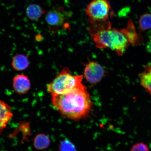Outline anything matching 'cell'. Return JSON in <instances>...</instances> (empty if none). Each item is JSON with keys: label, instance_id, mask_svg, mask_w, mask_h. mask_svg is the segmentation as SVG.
Here are the masks:
<instances>
[{"label": "cell", "instance_id": "obj_14", "mask_svg": "<svg viewBox=\"0 0 151 151\" xmlns=\"http://www.w3.org/2000/svg\"><path fill=\"white\" fill-rule=\"evenodd\" d=\"M139 29L142 31L151 29V14L146 13L142 15L139 20Z\"/></svg>", "mask_w": 151, "mask_h": 151}, {"label": "cell", "instance_id": "obj_9", "mask_svg": "<svg viewBox=\"0 0 151 151\" xmlns=\"http://www.w3.org/2000/svg\"><path fill=\"white\" fill-rule=\"evenodd\" d=\"M0 106V129L1 132L6 127L9 120L13 116V114L11 112V107L4 101H1Z\"/></svg>", "mask_w": 151, "mask_h": 151}, {"label": "cell", "instance_id": "obj_11", "mask_svg": "<svg viewBox=\"0 0 151 151\" xmlns=\"http://www.w3.org/2000/svg\"><path fill=\"white\" fill-rule=\"evenodd\" d=\"M26 14L27 17L32 20L39 19L45 14L40 6L37 4H31L28 6L26 10Z\"/></svg>", "mask_w": 151, "mask_h": 151}, {"label": "cell", "instance_id": "obj_15", "mask_svg": "<svg viewBox=\"0 0 151 151\" xmlns=\"http://www.w3.org/2000/svg\"><path fill=\"white\" fill-rule=\"evenodd\" d=\"M59 151H76V148L72 142L68 139H66L60 143Z\"/></svg>", "mask_w": 151, "mask_h": 151}, {"label": "cell", "instance_id": "obj_6", "mask_svg": "<svg viewBox=\"0 0 151 151\" xmlns=\"http://www.w3.org/2000/svg\"><path fill=\"white\" fill-rule=\"evenodd\" d=\"M120 31L127 38L129 44L133 46H137L142 44V37L137 33L131 19L128 20L126 28L121 29Z\"/></svg>", "mask_w": 151, "mask_h": 151}, {"label": "cell", "instance_id": "obj_10", "mask_svg": "<svg viewBox=\"0 0 151 151\" xmlns=\"http://www.w3.org/2000/svg\"><path fill=\"white\" fill-rule=\"evenodd\" d=\"M142 86L150 95L151 99V65H147L139 75Z\"/></svg>", "mask_w": 151, "mask_h": 151}, {"label": "cell", "instance_id": "obj_8", "mask_svg": "<svg viewBox=\"0 0 151 151\" xmlns=\"http://www.w3.org/2000/svg\"><path fill=\"white\" fill-rule=\"evenodd\" d=\"M45 19L48 25L52 27H58L63 24L65 18L61 12L53 9L47 13Z\"/></svg>", "mask_w": 151, "mask_h": 151}, {"label": "cell", "instance_id": "obj_5", "mask_svg": "<svg viewBox=\"0 0 151 151\" xmlns=\"http://www.w3.org/2000/svg\"><path fill=\"white\" fill-rule=\"evenodd\" d=\"M105 74L103 68L99 64L90 62L87 64L84 70V76L88 82L92 84L97 83Z\"/></svg>", "mask_w": 151, "mask_h": 151}, {"label": "cell", "instance_id": "obj_16", "mask_svg": "<svg viewBox=\"0 0 151 151\" xmlns=\"http://www.w3.org/2000/svg\"><path fill=\"white\" fill-rule=\"evenodd\" d=\"M130 151H149V149L144 143H138L132 147Z\"/></svg>", "mask_w": 151, "mask_h": 151}, {"label": "cell", "instance_id": "obj_12", "mask_svg": "<svg viewBox=\"0 0 151 151\" xmlns=\"http://www.w3.org/2000/svg\"><path fill=\"white\" fill-rule=\"evenodd\" d=\"M50 143V138L45 134H38L34 139V146L37 150H42L48 148Z\"/></svg>", "mask_w": 151, "mask_h": 151}, {"label": "cell", "instance_id": "obj_2", "mask_svg": "<svg viewBox=\"0 0 151 151\" xmlns=\"http://www.w3.org/2000/svg\"><path fill=\"white\" fill-rule=\"evenodd\" d=\"M88 29L98 48L109 49L121 56L129 46V42L120 30L112 27L109 21L91 24Z\"/></svg>", "mask_w": 151, "mask_h": 151}, {"label": "cell", "instance_id": "obj_3", "mask_svg": "<svg viewBox=\"0 0 151 151\" xmlns=\"http://www.w3.org/2000/svg\"><path fill=\"white\" fill-rule=\"evenodd\" d=\"M82 75H72L69 69L65 68L47 85V90L51 94L67 93L83 86Z\"/></svg>", "mask_w": 151, "mask_h": 151}, {"label": "cell", "instance_id": "obj_4", "mask_svg": "<svg viewBox=\"0 0 151 151\" xmlns=\"http://www.w3.org/2000/svg\"><path fill=\"white\" fill-rule=\"evenodd\" d=\"M107 0H93L87 7L86 14L91 24L106 21L112 14Z\"/></svg>", "mask_w": 151, "mask_h": 151}, {"label": "cell", "instance_id": "obj_7", "mask_svg": "<svg viewBox=\"0 0 151 151\" xmlns=\"http://www.w3.org/2000/svg\"><path fill=\"white\" fill-rule=\"evenodd\" d=\"M13 87L17 93L24 94L30 89L31 84L27 76L19 75L15 76L13 80Z\"/></svg>", "mask_w": 151, "mask_h": 151}, {"label": "cell", "instance_id": "obj_17", "mask_svg": "<svg viewBox=\"0 0 151 151\" xmlns=\"http://www.w3.org/2000/svg\"><path fill=\"white\" fill-rule=\"evenodd\" d=\"M146 50L147 52L151 54V33L149 36L148 41L147 43Z\"/></svg>", "mask_w": 151, "mask_h": 151}, {"label": "cell", "instance_id": "obj_1", "mask_svg": "<svg viewBox=\"0 0 151 151\" xmlns=\"http://www.w3.org/2000/svg\"><path fill=\"white\" fill-rule=\"evenodd\" d=\"M53 106L62 116L77 121L89 114L92 103L84 85L69 93L52 94Z\"/></svg>", "mask_w": 151, "mask_h": 151}, {"label": "cell", "instance_id": "obj_13", "mask_svg": "<svg viewBox=\"0 0 151 151\" xmlns=\"http://www.w3.org/2000/svg\"><path fill=\"white\" fill-rule=\"evenodd\" d=\"M29 61L27 56L19 54L14 57L12 62L14 68L17 71L24 70L28 67Z\"/></svg>", "mask_w": 151, "mask_h": 151}]
</instances>
